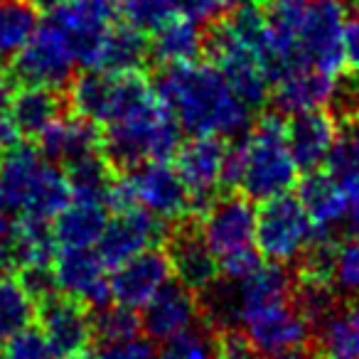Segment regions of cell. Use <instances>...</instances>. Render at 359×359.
Listing matches in <instances>:
<instances>
[{
  "label": "cell",
  "mask_w": 359,
  "mask_h": 359,
  "mask_svg": "<svg viewBox=\"0 0 359 359\" xmlns=\"http://www.w3.org/2000/svg\"><path fill=\"white\" fill-rule=\"evenodd\" d=\"M168 280H172V264L163 246H153L111 269L114 303L140 310Z\"/></svg>",
  "instance_id": "2e32d148"
},
{
  "label": "cell",
  "mask_w": 359,
  "mask_h": 359,
  "mask_svg": "<svg viewBox=\"0 0 359 359\" xmlns=\"http://www.w3.org/2000/svg\"><path fill=\"white\" fill-rule=\"evenodd\" d=\"M168 222L158 219L143 207H135L128 212H116L111 217L96 244V251L109 269H116L140 251L168 244Z\"/></svg>",
  "instance_id": "5bb4252c"
},
{
  "label": "cell",
  "mask_w": 359,
  "mask_h": 359,
  "mask_svg": "<svg viewBox=\"0 0 359 359\" xmlns=\"http://www.w3.org/2000/svg\"><path fill=\"white\" fill-rule=\"evenodd\" d=\"M327 172L344 190L352 210L359 212V126L349 123L339 128V138L327 160Z\"/></svg>",
  "instance_id": "836d02e7"
},
{
  "label": "cell",
  "mask_w": 359,
  "mask_h": 359,
  "mask_svg": "<svg viewBox=\"0 0 359 359\" xmlns=\"http://www.w3.org/2000/svg\"><path fill=\"white\" fill-rule=\"evenodd\" d=\"M249 359H308L303 354V349L300 352H280V354H259V352H254Z\"/></svg>",
  "instance_id": "c3c4849f"
},
{
  "label": "cell",
  "mask_w": 359,
  "mask_h": 359,
  "mask_svg": "<svg viewBox=\"0 0 359 359\" xmlns=\"http://www.w3.org/2000/svg\"><path fill=\"white\" fill-rule=\"evenodd\" d=\"M342 111L349 116V123L359 126V74L344 86V96H342Z\"/></svg>",
  "instance_id": "ee69618b"
},
{
  "label": "cell",
  "mask_w": 359,
  "mask_h": 359,
  "mask_svg": "<svg viewBox=\"0 0 359 359\" xmlns=\"http://www.w3.org/2000/svg\"><path fill=\"white\" fill-rule=\"evenodd\" d=\"M266 6H276V3H300V0H264Z\"/></svg>",
  "instance_id": "f907efd6"
},
{
  "label": "cell",
  "mask_w": 359,
  "mask_h": 359,
  "mask_svg": "<svg viewBox=\"0 0 359 359\" xmlns=\"http://www.w3.org/2000/svg\"><path fill=\"white\" fill-rule=\"evenodd\" d=\"M300 205L305 207L308 217L318 231H330L332 234L339 224L349 217L352 205H349L344 190L337 185V180L325 170H313L305 172L303 180H298V195Z\"/></svg>",
  "instance_id": "603a6c76"
},
{
  "label": "cell",
  "mask_w": 359,
  "mask_h": 359,
  "mask_svg": "<svg viewBox=\"0 0 359 359\" xmlns=\"http://www.w3.org/2000/svg\"><path fill=\"white\" fill-rule=\"evenodd\" d=\"M158 359H219V334L212 327H190L158 349Z\"/></svg>",
  "instance_id": "8d00e7d4"
},
{
  "label": "cell",
  "mask_w": 359,
  "mask_h": 359,
  "mask_svg": "<svg viewBox=\"0 0 359 359\" xmlns=\"http://www.w3.org/2000/svg\"><path fill=\"white\" fill-rule=\"evenodd\" d=\"M323 354L334 359H359V300L339 305L318 327Z\"/></svg>",
  "instance_id": "f546056e"
},
{
  "label": "cell",
  "mask_w": 359,
  "mask_h": 359,
  "mask_svg": "<svg viewBox=\"0 0 359 359\" xmlns=\"http://www.w3.org/2000/svg\"><path fill=\"white\" fill-rule=\"evenodd\" d=\"M224 6H241V3H246V0H222Z\"/></svg>",
  "instance_id": "816d5d0a"
},
{
  "label": "cell",
  "mask_w": 359,
  "mask_h": 359,
  "mask_svg": "<svg viewBox=\"0 0 359 359\" xmlns=\"http://www.w3.org/2000/svg\"><path fill=\"white\" fill-rule=\"evenodd\" d=\"M52 271H55L57 290L69 298L81 300L86 308L99 310L114 303L109 266L104 264L96 249L57 251Z\"/></svg>",
  "instance_id": "4fadbf2b"
},
{
  "label": "cell",
  "mask_w": 359,
  "mask_h": 359,
  "mask_svg": "<svg viewBox=\"0 0 359 359\" xmlns=\"http://www.w3.org/2000/svg\"><path fill=\"white\" fill-rule=\"evenodd\" d=\"M207 52L210 62L222 72L226 84L234 89V94L249 106L251 111H259L271 99V79L266 74L264 65L251 50H246L222 20L212 25L207 37Z\"/></svg>",
  "instance_id": "ba28073f"
},
{
  "label": "cell",
  "mask_w": 359,
  "mask_h": 359,
  "mask_svg": "<svg viewBox=\"0 0 359 359\" xmlns=\"http://www.w3.org/2000/svg\"><path fill=\"white\" fill-rule=\"evenodd\" d=\"M135 190L138 207L155 215L163 222H185L195 215L192 195L185 180L170 160H153L126 172Z\"/></svg>",
  "instance_id": "30bf717a"
},
{
  "label": "cell",
  "mask_w": 359,
  "mask_h": 359,
  "mask_svg": "<svg viewBox=\"0 0 359 359\" xmlns=\"http://www.w3.org/2000/svg\"><path fill=\"white\" fill-rule=\"evenodd\" d=\"M352 239L359 244V212H357V217L352 219Z\"/></svg>",
  "instance_id": "681fc988"
},
{
  "label": "cell",
  "mask_w": 359,
  "mask_h": 359,
  "mask_svg": "<svg viewBox=\"0 0 359 359\" xmlns=\"http://www.w3.org/2000/svg\"><path fill=\"white\" fill-rule=\"evenodd\" d=\"M205 50L207 37L202 32V25L185 20V18L165 22L150 37V60H155L160 67L197 62Z\"/></svg>",
  "instance_id": "f1b7e54d"
},
{
  "label": "cell",
  "mask_w": 359,
  "mask_h": 359,
  "mask_svg": "<svg viewBox=\"0 0 359 359\" xmlns=\"http://www.w3.org/2000/svg\"><path fill=\"white\" fill-rule=\"evenodd\" d=\"M62 111H65L62 96L45 86H20L8 104V116L18 126L22 138L35 140L62 118Z\"/></svg>",
  "instance_id": "83f0119b"
},
{
  "label": "cell",
  "mask_w": 359,
  "mask_h": 359,
  "mask_svg": "<svg viewBox=\"0 0 359 359\" xmlns=\"http://www.w3.org/2000/svg\"><path fill=\"white\" fill-rule=\"evenodd\" d=\"M168 256L172 264V278L202 293L219 278V259L207 246L200 226H180L168 239Z\"/></svg>",
  "instance_id": "d6986e66"
},
{
  "label": "cell",
  "mask_w": 359,
  "mask_h": 359,
  "mask_svg": "<svg viewBox=\"0 0 359 359\" xmlns=\"http://www.w3.org/2000/svg\"><path fill=\"white\" fill-rule=\"evenodd\" d=\"M318 359H334V357H327V354H323V352H320V357Z\"/></svg>",
  "instance_id": "f5cc1de1"
},
{
  "label": "cell",
  "mask_w": 359,
  "mask_h": 359,
  "mask_svg": "<svg viewBox=\"0 0 359 359\" xmlns=\"http://www.w3.org/2000/svg\"><path fill=\"white\" fill-rule=\"evenodd\" d=\"M182 126L160 101L143 72L118 74V94L109 123L101 130V153L116 170L170 160L182 145Z\"/></svg>",
  "instance_id": "6da1fadb"
},
{
  "label": "cell",
  "mask_w": 359,
  "mask_h": 359,
  "mask_svg": "<svg viewBox=\"0 0 359 359\" xmlns=\"http://www.w3.org/2000/svg\"><path fill=\"white\" fill-rule=\"evenodd\" d=\"M27 3H30L37 13H55V11H60V8H65L69 0H27Z\"/></svg>",
  "instance_id": "bcb514c9"
},
{
  "label": "cell",
  "mask_w": 359,
  "mask_h": 359,
  "mask_svg": "<svg viewBox=\"0 0 359 359\" xmlns=\"http://www.w3.org/2000/svg\"><path fill=\"white\" fill-rule=\"evenodd\" d=\"M37 25V11L27 0H0V65L15 60Z\"/></svg>",
  "instance_id": "d6a6232c"
},
{
  "label": "cell",
  "mask_w": 359,
  "mask_h": 359,
  "mask_svg": "<svg viewBox=\"0 0 359 359\" xmlns=\"http://www.w3.org/2000/svg\"><path fill=\"white\" fill-rule=\"evenodd\" d=\"M347 18L349 11L344 0H305L298 30V45L305 65L332 76L342 74L347 67Z\"/></svg>",
  "instance_id": "8992f818"
},
{
  "label": "cell",
  "mask_w": 359,
  "mask_h": 359,
  "mask_svg": "<svg viewBox=\"0 0 359 359\" xmlns=\"http://www.w3.org/2000/svg\"><path fill=\"white\" fill-rule=\"evenodd\" d=\"M187 0H123L121 6V15L126 22L138 27L145 35H153L158 27L165 22L175 20V18H185Z\"/></svg>",
  "instance_id": "e575fe53"
},
{
  "label": "cell",
  "mask_w": 359,
  "mask_h": 359,
  "mask_svg": "<svg viewBox=\"0 0 359 359\" xmlns=\"http://www.w3.org/2000/svg\"><path fill=\"white\" fill-rule=\"evenodd\" d=\"M150 60V37L133 25H111L106 30L91 69L126 74V72H143Z\"/></svg>",
  "instance_id": "484cf974"
},
{
  "label": "cell",
  "mask_w": 359,
  "mask_h": 359,
  "mask_svg": "<svg viewBox=\"0 0 359 359\" xmlns=\"http://www.w3.org/2000/svg\"><path fill=\"white\" fill-rule=\"evenodd\" d=\"M200 298L195 290L180 280H168L148 303L140 308V325L148 339L168 342L175 334L185 332L200 323Z\"/></svg>",
  "instance_id": "e0dca14e"
},
{
  "label": "cell",
  "mask_w": 359,
  "mask_h": 359,
  "mask_svg": "<svg viewBox=\"0 0 359 359\" xmlns=\"http://www.w3.org/2000/svg\"><path fill=\"white\" fill-rule=\"evenodd\" d=\"M165 109L190 135L241 138L254 126V111L234 94L212 62L163 67L153 81Z\"/></svg>",
  "instance_id": "7a4b0ae2"
},
{
  "label": "cell",
  "mask_w": 359,
  "mask_h": 359,
  "mask_svg": "<svg viewBox=\"0 0 359 359\" xmlns=\"http://www.w3.org/2000/svg\"><path fill=\"white\" fill-rule=\"evenodd\" d=\"M13 236V222L8 219V215L3 210H0V254L6 251L8 241H11Z\"/></svg>",
  "instance_id": "7dc6e473"
},
{
  "label": "cell",
  "mask_w": 359,
  "mask_h": 359,
  "mask_svg": "<svg viewBox=\"0 0 359 359\" xmlns=\"http://www.w3.org/2000/svg\"><path fill=\"white\" fill-rule=\"evenodd\" d=\"M337 76L325 74L313 67H300V69L285 74L273 84V104L278 114L295 116L305 111L327 109L337 99Z\"/></svg>",
  "instance_id": "ffe728a7"
},
{
  "label": "cell",
  "mask_w": 359,
  "mask_h": 359,
  "mask_svg": "<svg viewBox=\"0 0 359 359\" xmlns=\"http://www.w3.org/2000/svg\"><path fill=\"white\" fill-rule=\"evenodd\" d=\"M288 121L283 114L261 116L239 143L229 148L226 185L251 202H269L288 195L298 185L300 168L288 148Z\"/></svg>",
  "instance_id": "3957f363"
},
{
  "label": "cell",
  "mask_w": 359,
  "mask_h": 359,
  "mask_svg": "<svg viewBox=\"0 0 359 359\" xmlns=\"http://www.w3.org/2000/svg\"><path fill=\"white\" fill-rule=\"evenodd\" d=\"M256 217L259 212L254 210L249 197L219 195L200 215L197 226L207 246L215 251L217 259H222L256 246Z\"/></svg>",
  "instance_id": "7c38bea8"
},
{
  "label": "cell",
  "mask_w": 359,
  "mask_h": 359,
  "mask_svg": "<svg viewBox=\"0 0 359 359\" xmlns=\"http://www.w3.org/2000/svg\"><path fill=\"white\" fill-rule=\"evenodd\" d=\"M13 94H15V79H13L11 69H3V67H0V111L8 109Z\"/></svg>",
  "instance_id": "f6af8a7d"
},
{
  "label": "cell",
  "mask_w": 359,
  "mask_h": 359,
  "mask_svg": "<svg viewBox=\"0 0 359 359\" xmlns=\"http://www.w3.org/2000/svg\"><path fill=\"white\" fill-rule=\"evenodd\" d=\"M37 318V300L15 276H0V342L6 344Z\"/></svg>",
  "instance_id": "1f68e13d"
},
{
  "label": "cell",
  "mask_w": 359,
  "mask_h": 359,
  "mask_svg": "<svg viewBox=\"0 0 359 359\" xmlns=\"http://www.w3.org/2000/svg\"><path fill=\"white\" fill-rule=\"evenodd\" d=\"M69 200L65 170L50 163L40 148L20 143L0 153V210L8 217L55 219Z\"/></svg>",
  "instance_id": "277c9868"
},
{
  "label": "cell",
  "mask_w": 359,
  "mask_h": 359,
  "mask_svg": "<svg viewBox=\"0 0 359 359\" xmlns=\"http://www.w3.org/2000/svg\"><path fill=\"white\" fill-rule=\"evenodd\" d=\"M91 323H94V339H99V342H123V339L140 337V332H143L140 315L133 308H126L118 303H109L94 310Z\"/></svg>",
  "instance_id": "74e56055"
},
{
  "label": "cell",
  "mask_w": 359,
  "mask_h": 359,
  "mask_svg": "<svg viewBox=\"0 0 359 359\" xmlns=\"http://www.w3.org/2000/svg\"><path fill=\"white\" fill-rule=\"evenodd\" d=\"M91 359H158L153 339L133 337L123 342H99Z\"/></svg>",
  "instance_id": "60d3db41"
},
{
  "label": "cell",
  "mask_w": 359,
  "mask_h": 359,
  "mask_svg": "<svg viewBox=\"0 0 359 359\" xmlns=\"http://www.w3.org/2000/svg\"><path fill=\"white\" fill-rule=\"evenodd\" d=\"M318 236V226L308 217L298 197L280 195L261 202L256 217V249L266 261L293 264L300 261Z\"/></svg>",
  "instance_id": "5b68a950"
},
{
  "label": "cell",
  "mask_w": 359,
  "mask_h": 359,
  "mask_svg": "<svg viewBox=\"0 0 359 359\" xmlns=\"http://www.w3.org/2000/svg\"><path fill=\"white\" fill-rule=\"evenodd\" d=\"M261 264H264V256L259 254L256 246H251V249L234 251V254H229V256H222L219 276H224V278H229V280H244L246 276L254 273Z\"/></svg>",
  "instance_id": "b9f144b4"
},
{
  "label": "cell",
  "mask_w": 359,
  "mask_h": 359,
  "mask_svg": "<svg viewBox=\"0 0 359 359\" xmlns=\"http://www.w3.org/2000/svg\"><path fill=\"white\" fill-rule=\"evenodd\" d=\"M37 148L50 163L67 168L74 160L101 150V128L81 116H62L37 138Z\"/></svg>",
  "instance_id": "7402d4cb"
},
{
  "label": "cell",
  "mask_w": 359,
  "mask_h": 359,
  "mask_svg": "<svg viewBox=\"0 0 359 359\" xmlns=\"http://www.w3.org/2000/svg\"><path fill=\"white\" fill-rule=\"evenodd\" d=\"M65 175L69 180L72 197L106 202L111 185L116 180V168L109 163V158L101 150H96V153H89L67 165Z\"/></svg>",
  "instance_id": "4dcf8cb0"
},
{
  "label": "cell",
  "mask_w": 359,
  "mask_h": 359,
  "mask_svg": "<svg viewBox=\"0 0 359 359\" xmlns=\"http://www.w3.org/2000/svg\"><path fill=\"white\" fill-rule=\"evenodd\" d=\"M295 280L293 276L285 271L283 264H261L251 276L244 280H236V295H239V310H241V323L249 315L261 313L266 308H273L280 303H290L293 300Z\"/></svg>",
  "instance_id": "d4e9b609"
},
{
  "label": "cell",
  "mask_w": 359,
  "mask_h": 359,
  "mask_svg": "<svg viewBox=\"0 0 359 359\" xmlns=\"http://www.w3.org/2000/svg\"><path fill=\"white\" fill-rule=\"evenodd\" d=\"M57 236L52 219L40 217H18L13 236L6 251L0 254V269H27V266H52L57 256Z\"/></svg>",
  "instance_id": "44dd1931"
},
{
  "label": "cell",
  "mask_w": 359,
  "mask_h": 359,
  "mask_svg": "<svg viewBox=\"0 0 359 359\" xmlns=\"http://www.w3.org/2000/svg\"><path fill=\"white\" fill-rule=\"evenodd\" d=\"M229 148L231 145L219 135H192L190 140H182L175 153V168L192 195L195 217H200L219 197L222 187H226Z\"/></svg>",
  "instance_id": "9c48e42d"
},
{
  "label": "cell",
  "mask_w": 359,
  "mask_h": 359,
  "mask_svg": "<svg viewBox=\"0 0 359 359\" xmlns=\"http://www.w3.org/2000/svg\"><path fill=\"white\" fill-rule=\"evenodd\" d=\"M293 305L313 325V330H318L339 308V293L330 283H323V280L298 278L293 290Z\"/></svg>",
  "instance_id": "d590c367"
},
{
  "label": "cell",
  "mask_w": 359,
  "mask_h": 359,
  "mask_svg": "<svg viewBox=\"0 0 359 359\" xmlns=\"http://www.w3.org/2000/svg\"><path fill=\"white\" fill-rule=\"evenodd\" d=\"M37 320L57 359L84 357L94 342V323L86 305L65 293H52L37 303Z\"/></svg>",
  "instance_id": "8fae6325"
},
{
  "label": "cell",
  "mask_w": 359,
  "mask_h": 359,
  "mask_svg": "<svg viewBox=\"0 0 359 359\" xmlns=\"http://www.w3.org/2000/svg\"><path fill=\"white\" fill-rule=\"evenodd\" d=\"M246 339L259 354L300 352L313 337V325L290 303H280L254 313L241 323Z\"/></svg>",
  "instance_id": "9a60e30c"
},
{
  "label": "cell",
  "mask_w": 359,
  "mask_h": 359,
  "mask_svg": "<svg viewBox=\"0 0 359 359\" xmlns=\"http://www.w3.org/2000/svg\"><path fill=\"white\" fill-rule=\"evenodd\" d=\"M69 359H84V357H69Z\"/></svg>",
  "instance_id": "11a10c76"
},
{
  "label": "cell",
  "mask_w": 359,
  "mask_h": 359,
  "mask_svg": "<svg viewBox=\"0 0 359 359\" xmlns=\"http://www.w3.org/2000/svg\"><path fill=\"white\" fill-rule=\"evenodd\" d=\"M344 55H347V67L359 74V11L347 18V30H344Z\"/></svg>",
  "instance_id": "7bdbcfd3"
},
{
  "label": "cell",
  "mask_w": 359,
  "mask_h": 359,
  "mask_svg": "<svg viewBox=\"0 0 359 359\" xmlns=\"http://www.w3.org/2000/svg\"><path fill=\"white\" fill-rule=\"evenodd\" d=\"M339 118L327 109L305 111V114L290 116L288 128V148L298 163L300 172H313L327 165L334 143L339 138Z\"/></svg>",
  "instance_id": "ac0fdd59"
},
{
  "label": "cell",
  "mask_w": 359,
  "mask_h": 359,
  "mask_svg": "<svg viewBox=\"0 0 359 359\" xmlns=\"http://www.w3.org/2000/svg\"><path fill=\"white\" fill-rule=\"evenodd\" d=\"M3 354H6V359H55L42 330L32 327V325L13 339H8Z\"/></svg>",
  "instance_id": "ab89813d"
},
{
  "label": "cell",
  "mask_w": 359,
  "mask_h": 359,
  "mask_svg": "<svg viewBox=\"0 0 359 359\" xmlns=\"http://www.w3.org/2000/svg\"><path fill=\"white\" fill-rule=\"evenodd\" d=\"M354 3H357V6H359V0H354Z\"/></svg>",
  "instance_id": "9f6ffc18"
},
{
  "label": "cell",
  "mask_w": 359,
  "mask_h": 359,
  "mask_svg": "<svg viewBox=\"0 0 359 359\" xmlns=\"http://www.w3.org/2000/svg\"><path fill=\"white\" fill-rule=\"evenodd\" d=\"M332 288L339 298H359V244L337 241L332 259Z\"/></svg>",
  "instance_id": "f35d334b"
},
{
  "label": "cell",
  "mask_w": 359,
  "mask_h": 359,
  "mask_svg": "<svg viewBox=\"0 0 359 359\" xmlns=\"http://www.w3.org/2000/svg\"><path fill=\"white\" fill-rule=\"evenodd\" d=\"M0 359H6V354H3V352H0Z\"/></svg>",
  "instance_id": "db71d44e"
},
{
  "label": "cell",
  "mask_w": 359,
  "mask_h": 359,
  "mask_svg": "<svg viewBox=\"0 0 359 359\" xmlns=\"http://www.w3.org/2000/svg\"><path fill=\"white\" fill-rule=\"evenodd\" d=\"M109 212L106 202L72 197L52 222L57 244L62 249H94L111 219Z\"/></svg>",
  "instance_id": "cb8c5ba5"
},
{
  "label": "cell",
  "mask_w": 359,
  "mask_h": 359,
  "mask_svg": "<svg viewBox=\"0 0 359 359\" xmlns=\"http://www.w3.org/2000/svg\"><path fill=\"white\" fill-rule=\"evenodd\" d=\"M69 109L74 116L106 126L114 114L116 94H118V74L99 69H84L69 81Z\"/></svg>",
  "instance_id": "4316f807"
},
{
  "label": "cell",
  "mask_w": 359,
  "mask_h": 359,
  "mask_svg": "<svg viewBox=\"0 0 359 359\" xmlns=\"http://www.w3.org/2000/svg\"><path fill=\"white\" fill-rule=\"evenodd\" d=\"M76 67L79 65L65 37L50 20H45L11 62V74L20 86H45L60 91L74 79L72 74Z\"/></svg>",
  "instance_id": "52a82bcc"
}]
</instances>
